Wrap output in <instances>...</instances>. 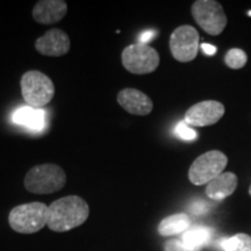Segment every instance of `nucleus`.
I'll use <instances>...</instances> for the list:
<instances>
[{"label": "nucleus", "instance_id": "1", "mask_svg": "<svg viewBox=\"0 0 251 251\" xmlns=\"http://www.w3.org/2000/svg\"><path fill=\"white\" fill-rule=\"evenodd\" d=\"M90 208L80 197L69 196L56 200L48 207L47 226L57 233L79 227L89 218Z\"/></svg>", "mask_w": 251, "mask_h": 251}, {"label": "nucleus", "instance_id": "2", "mask_svg": "<svg viewBox=\"0 0 251 251\" xmlns=\"http://www.w3.org/2000/svg\"><path fill=\"white\" fill-rule=\"evenodd\" d=\"M67 183V175L56 164L35 165L25 177V187L34 194H49L62 190Z\"/></svg>", "mask_w": 251, "mask_h": 251}, {"label": "nucleus", "instance_id": "3", "mask_svg": "<svg viewBox=\"0 0 251 251\" xmlns=\"http://www.w3.org/2000/svg\"><path fill=\"white\" fill-rule=\"evenodd\" d=\"M20 85L25 102L30 107H45L55 96L54 83L41 71H27L21 77Z\"/></svg>", "mask_w": 251, "mask_h": 251}, {"label": "nucleus", "instance_id": "4", "mask_svg": "<svg viewBox=\"0 0 251 251\" xmlns=\"http://www.w3.org/2000/svg\"><path fill=\"white\" fill-rule=\"evenodd\" d=\"M48 221V206L42 202H29L17 206L9 212L8 222L14 231L33 234L42 229Z\"/></svg>", "mask_w": 251, "mask_h": 251}, {"label": "nucleus", "instance_id": "5", "mask_svg": "<svg viewBox=\"0 0 251 251\" xmlns=\"http://www.w3.org/2000/svg\"><path fill=\"white\" fill-rule=\"evenodd\" d=\"M121 59L126 70L134 75L150 74L159 65L158 52L150 46L139 42L126 47Z\"/></svg>", "mask_w": 251, "mask_h": 251}, {"label": "nucleus", "instance_id": "6", "mask_svg": "<svg viewBox=\"0 0 251 251\" xmlns=\"http://www.w3.org/2000/svg\"><path fill=\"white\" fill-rule=\"evenodd\" d=\"M227 163V156L218 150L202 153L191 165L188 171L190 181L194 185L211 183L213 179L224 174Z\"/></svg>", "mask_w": 251, "mask_h": 251}, {"label": "nucleus", "instance_id": "7", "mask_svg": "<svg viewBox=\"0 0 251 251\" xmlns=\"http://www.w3.org/2000/svg\"><path fill=\"white\" fill-rule=\"evenodd\" d=\"M192 15L206 33L219 35L227 26L224 8L214 0H198L192 5Z\"/></svg>", "mask_w": 251, "mask_h": 251}, {"label": "nucleus", "instance_id": "8", "mask_svg": "<svg viewBox=\"0 0 251 251\" xmlns=\"http://www.w3.org/2000/svg\"><path fill=\"white\" fill-rule=\"evenodd\" d=\"M170 50L178 62H190L197 57L199 50V34L192 26L178 27L170 37Z\"/></svg>", "mask_w": 251, "mask_h": 251}, {"label": "nucleus", "instance_id": "9", "mask_svg": "<svg viewBox=\"0 0 251 251\" xmlns=\"http://www.w3.org/2000/svg\"><path fill=\"white\" fill-rule=\"evenodd\" d=\"M224 114L225 106L221 102L215 100H206L188 108V111L185 113L184 121L188 126L206 127L216 124L224 117Z\"/></svg>", "mask_w": 251, "mask_h": 251}, {"label": "nucleus", "instance_id": "10", "mask_svg": "<svg viewBox=\"0 0 251 251\" xmlns=\"http://www.w3.org/2000/svg\"><path fill=\"white\" fill-rule=\"evenodd\" d=\"M71 42L68 34L57 28H52L42 36L39 37L35 42V48L41 55L59 57L68 54L70 50Z\"/></svg>", "mask_w": 251, "mask_h": 251}, {"label": "nucleus", "instance_id": "11", "mask_svg": "<svg viewBox=\"0 0 251 251\" xmlns=\"http://www.w3.org/2000/svg\"><path fill=\"white\" fill-rule=\"evenodd\" d=\"M118 102L125 111L134 115H148L152 111L151 99L136 89H124L118 93Z\"/></svg>", "mask_w": 251, "mask_h": 251}, {"label": "nucleus", "instance_id": "12", "mask_svg": "<svg viewBox=\"0 0 251 251\" xmlns=\"http://www.w3.org/2000/svg\"><path fill=\"white\" fill-rule=\"evenodd\" d=\"M68 12L67 2L63 0H41L33 8V18L36 23L51 25L61 21Z\"/></svg>", "mask_w": 251, "mask_h": 251}, {"label": "nucleus", "instance_id": "13", "mask_svg": "<svg viewBox=\"0 0 251 251\" xmlns=\"http://www.w3.org/2000/svg\"><path fill=\"white\" fill-rule=\"evenodd\" d=\"M237 176L233 172H224L207 184L206 194L209 199L221 201L231 196L237 187Z\"/></svg>", "mask_w": 251, "mask_h": 251}, {"label": "nucleus", "instance_id": "14", "mask_svg": "<svg viewBox=\"0 0 251 251\" xmlns=\"http://www.w3.org/2000/svg\"><path fill=\"white\" fill-rule=\"evenodd\" d=\"M14 124L23 126L33 131H41L46 126V112L42 108L21 106L13 113Z\"/></svg>", "mask_w": 251, "mask_h": 251}, {"label": "nucleus", "instance_id": "15", "mask_svg": "<svg viewBox=\"0 0 251 251\" xmlns=\"http://www.w3.org/2000/svg\"><path fill=\"white\" fill-rule=\"evenodd\" d=\"M213 237V230L203 226H196L188 228L181 236L185 249L187 251H201L202 248L211 242Z\"/></svg>", "mask_w": 251, "mask_h": 251}, {"label": "nucleus", "instance_id": "16", "mask_svg": "<svg viewBox=\"0 0 251 251\" xmlns=\"http://www.w3.org/2000/svg\"><path fill=\"white\" fill-rule=\"evenodd\" d=\"M188 228H191L190 216L180 213L163 219L158 226V233L162 236H172V235L185 233Z\"/></svg>", "mask_w": 251, "mask_h": 251}, {"label": "nucleus", "instance_id": "17", "mask_svg": "<svg viewBox=\"0 0 251 251\" xmlns=\"http://www.w3.org/2000/svg\"><path fill=\"white\" fill-rule=\"evenodd\" d=\"M224 251H251V237L246 234H237L233 237H227L220 242Z\"/></svg>", "mask_w": 251, "mask_h": 251}, {"label": "nucleus", "instance_id": "18", "mask_svg": "<svg viewBox=\"0 0 251 251\" xmlns=\"http://www.w3.org/2000/svg\"><path fill=\"white\" fill-rule=\"evenodd\" d=\"M247 54L241 49H230L225 56V62L229 68L241 69L247 63Z\"/></svg>", "mask_w": 251, "mask_h": 251}, {"label": "nucleus", "instance_id": "19", "mask_svg": "<svg viewBox=\"0 0 251 251\" xmlns=\"http://www.w3.org/2000/svg\"><path fill=\"white\" fill-rule=\"evenodd\" d=\"M175 134L185 141H193L197 139V131L192 129L185 121L178 122L175 128Z\"/></svg>", "mask_w": 251, "mask_h": 251}, {"label": "nucleus", "instance_id": "20", "mask_svg": "<svg viewBox=\"0 0 251 251\" xmlns=\"http://www.w3.org/2000/svg\"><path fill=\"white\" fill-rule=\"evenodd\" d=\"M209 208H211L209 203L203 201V200H197L190 205V212L197 216L205 214L209 211Z\"/></svg>", "mask_w": 251, "mask_h": 251}, {"label": "nucleus", "instance_id": "21", "mask_svg": "<svg viewBox=\"0 0 251 251\" xmlns=\"http://www.w3.org/2000/svg\"><path fill=\"white\" fill-rule=\"evenodd\" d=\"M165 251H187L180 240H169L164 246Z\"/></svg>", "mask_w": 251, "mask_h": 251}, {"label": "nucleus", "instance_id": "22", "mask_svg": "<svg viewBox=\"0 0 251 251\" xmlns=\"http://www.w3.org/2000/svg\"><path fill=\"white\" fill-rule=\"evenodd\" d=\"M155 36H156L155 30L143 31V33L139 36V43H142V45H148V42H150V41H151Z\"/></svg>", "mask_w": 251, "mask_h": 251}, {"label": "nucleus", "instance_id": "23", "mask_svg": "<svg viewBox=\"0 0 251 251\" xmlns=\"http://www.w3.org/2000/svg\"><path fill=\"white\" fill-rule=\"evenodd\" d=\"M201 49H202V51L205 52L206 55H208V56H212V55H215L216 54V48H215V47L212 46V45H208V43H202Z\"/></svg>", "mask_w": 251, "mask_h": 251}, {"label": "nucleus", "instance_id": "24", "mask_svg": "<svg viewBox=\"0 0 251 251\" xmlns=\"http://www.w3.org/2000/svg\"><path fill=\"white\" fill-rule=\"evenodd\" d=\"M249 193H250V196H251V186H250V188H249Z\"/></svg>", "mask_w": 251, "mask_h": 251}, {"label": "nucleus", "instance_id": "25", "mask_svg": "<svg viewBox=\"0 0 251 251\" xmlns=\"http://www.w3.org/2000/svg\"><path fill=\"white\" fill-rule=\"evenodd\" d=\"M249 15H251V12H249Z\"/></svg>", "mask_w": 251, "mask_h": 251}]
</instances>
